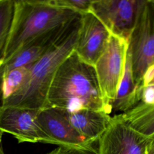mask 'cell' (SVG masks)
<instances>
[{
  "label": "cell",
  "instance_id": "277c9868",
  "mask_svg": "<svg viewBox=\"0 0 154 154\" xmlns=\"http://www.w3.org/2000/svg\"><path fill=\"white\" fill-rule=\"evenodd\" d=\"M133 79L143 88L144 76L154 64V0H140L135 23L128 41Z\"/></svg>",
  "mask_w": 154,
  "mask_h": 154
},
{
  "label": "cell",
  "instance_id": "3957f363",
  "mask_svg": "<svg viewBox=\"0 0 154 154\" xmlns=\"http://www.w3.org/2000/svg\"><path fill=\"white\" fill-rule=\"evenodd\" d=\"M81 14L57 0H14L10 33L0 57V66L35 39L62 26Z\"/></svg>",
  "mask_w": 154,
  "mask_h": 154
},
{
  "label": "cell",
  "instance_id": "9c48e42d",
  "mask_svg": "<svg viewBox=\"0 0 154 154\" xmlns=\"http://www.w3.org/2000/svg\"><path fill=\"white\" fill-rule=\"evenodd\" d=\"M39 112L0 105V132L12 135L19 143H46V137L37 120Z\"/></svg>",
  "mask_w": 154,
  "mask_h": 154
},
{
  "label": "cell",
  "instance_id": "8fae6325",
  "mask_svg": "<svg viewBox=\"0 0 154 154\" xmlns=\"http://www.w3.org/2000/svg\"><path fill=\"white\" fill-rule=\"evenodd\" d=\"M68 23L35 39L19 50L0 66V78L4 73L10 70L20 67L31 66L38 60L57 40Z\"/></svg>",
  "mask_w": 154,
  "mask_h": 154
},
{
  "label": "cell",
  "instance_id": "8992f818",
  "mask_svg": "<svg viewBox=\"0 0 154 154\" xmlns=\"http://www.w3.org/2000/svg\"><path fill=\"white\" fill-rule=\"evenodd\" d=\"M37 120L46 137V143L96 153L94 144L87 140L73 127L66 110L46 107L40 111Z\"/></svg>",
  "mask_w": 154,
  "mask_h": 154
},
{
  "label": "cell",
  "instance_id": "ac0fdd59",
  "mask_svg": "<svg viewBox=\"0 0 154 154\" xmlns=\"http://www.w3.org/2000/svg\"><path fill=\"white\" fill-rule=\"evenodd\" d=\"M46 154H96V153L64 147H58Z\"/></svg>",
  "mask_w": 154,
  "mask_h": 154
},
{
  "label": "cell",
  "instance_id": "9a60e30c",
  "mask_svg": "<svg viewBox=\"0 0 154 154\" xmlns=\"http://www.w3.org/2000/svg\"><path fill=\"white\" fill-rule=\"evenodd\" d=\"M30 66L13 69L4 73L0 78V102L18 92L26 83Z\"/></svg>",
  "mask_w": 154,
  "mask_h": 154
},
{
  "label": "cell",
  "instance_id": "7c38bea8",
  "mask_svg": "<svg viewBox=\"0 0 154 154\" xmlns=\"http://www.w3.org/2000/svg\"><path fill=\"white\" fill-rule=\"evenodd\" d=\"M69 117L75 130L93 144L98 141L106 130L112 118L110 114L103 111L90 109L69 112Z\"/></svg>",
  "mask_w": 154,
  "mask_h": 154
},
{
  "label": "cell",
  "instance_id": "2e32d148",
  "mask_svg": "<svg viewBox=\"0 0 154 154\" xmlns=\"http://www.w3.org/2000/svg\"><path fill=\"white\" fill-rule=\"evenodd\" d=\"M14 0H0V57L11 26Z\"/></svg>",
  "mask_w": 154,
  "mask_h": 154
},
{
  "label": "cell",
  "instance_id": "5bb4252c",
  "mask_svg": "<svg viewBox=\"0 0 154 154\" xmlns=\"http://www.w3.org/2000/svg\"><path fill=\"white\" fill-rule=\"evenodd\" d=\"M119 115L134 129L154 138V103L139 102L129 111Z\"/></svg>",
  "mask_w": 154,
  "mask_h": 154
},
{
  "label": "cell",
  "instance_id": "4fadbf2b",
  "mask_svg": "<svg viewBox=\"0 0 154 154\" xmlns=\"http://www.w3.org/2000/svg\"><path fill=\"white\" fill-rule=\"evenodd\" d=\"M142 89L134 81L130 58L126 53L125 70L112 104V111L123 113L134 107L141 100Z\"/></svg>",
  "mask_w": 154,
  "mask_h": 154
},
{
  "label": "cell",
  "instance_id": "6da1fadb",
  "mask_svg": "<svg viewBox=\"0 0 154 154\" xmlns=\"http://www.w3.org/2000/svg\"><path fill=\"white\" fill-rule=\"evenodd\" d=\"M48 102L49 106L69 112L90 109L111 114L103 100L94 66L81 60L74 51L57 70Z\"/></svg>",
  "mask_w": 154,
  "mask_h": 154
},
{
  "label": "cell",
  "instance_id": "d6986e66",
  "mask_svg": "<svg viewBox=\"0 0 154 154\" xmlns=\"http://www.w3.org/2000/svg\"><path fill=\"white\" fill-rule=\"evenodd\" d=\"M147 154H154V139L150 145V147Z\"/></svg>",
  "mask_w": 154,
  "mask_h": 154
},
{
  "label": "cell",
  "instance_id": "5b68a950",
  "mask_svg": "<svg viewBox=\"0 0 154 154\" xmlns=\"http://www.w3.org/2000/svg\"><path fill=\"white\" fill-rule=\"evenodd\" d=\"M127 50V40L111 34L105 51L94 66L103 100L111 112L123 77Z\"/></svg>",
  "mask_w": 154,
  "mask_h": 154
},
{
  "label": "cell",
  "instance_id": "52a82bcc",
  "mask_svg": "<svg viewBox=\"0 0 154 154\" xmlns=\"http://www.w3.org/2000/svg\"><path fill=\"white\" fill-rule=\"evenodd\" d=\"M153 139L134 129L116 115L97 141L96 154H147Z\"/></svg>",
  "mask_w": 154,
  "mask_h": 154
},
{
  "label": "cell",
  "instance_id": "30bf717a",
  "mask_svg": "<svg viewBox=\"0 0 154 154\" xmlns=\"http://www.w3.org/2000/svg\"><path fill=\"white\" fill-rule=\"evenodd\" d=\"M110 35L107 28L93 13H81L74 51L81 60L94 66L105 51Z\"/></svg>",
  "mask_w": 154,
  "mask_h": 154
},
{
  "label": "cell",
  "instance_id": "7a4b0ae2",
  "mask_svg": "<svg viewBox=\"0 0 154 154\" xmlns=\"http://www.w3.org/2000/svg\"><path fill=\"white\" fill-rule=\"evenodd\" d=\"M81 20V14H79L67 23L49 49L30 66L25 85L13 96L1 102V106L37 111L49 106L48 96L51 84L59 67L75 48Z\"/></svg>",
  "mask_w": 154,
  "mask_h": 154
},
{
  "label": "cell",
  "instance_id": "e0dca14e",
  "mask_svg": "<svg viewBox=\"0 0 154 154\" xmlns=\"http://www.w3.org/2000/svg\"><path fill=\"white\" fill-rule=\"evenodd\" d=\"M58 4L66 8L75 10L79 13L90 11L91 0H57Z\"/></svg>",
  "mask_w": 154,
  "mask_h": 154
},
{
  "label": "cell",
  "instance_id": "ba28073f",
  "mask_svg": "<svg viewBox=\"0 0 154 154\" xmlns=\"http://www.w3.org/2000/svg\"><path fill=\"white\" fill-rule=\"evenodd\" d=\"M140 0L92 1L90 10L111 34L127 42L134 26Z\"/></svg>",
  "mask_w": 154,
  "mask_h": 154
},
{
  "label": "cell",
  "instance_id": "ffe728a7",
  "mask_svg": "<svg viewBox=\"0 0 154 154\" xmlns=\"http://www.w3.org/2000/svg\"><path fill=\"white\" fill-rule=\"evenodd\" d=\"M2 134H1L0 132V154H4L3 150H2V146H1V135Z\"/></svg>",
  "mask_w": 154,
  "mask_h": 154
}]
</instances>
